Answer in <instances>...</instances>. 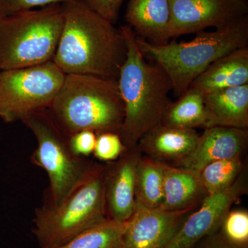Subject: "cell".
Segmentation results:
<instances>
[{"label": "cell", "instance_id": "cell-5", "mask_svg": "<svg viewBox=\"0 0 248 248\" xmlns=\"http://www.w3.org/2000/svg\"><path fill=\"white\" fill-rule=\"evenodd\" d=\"M105 164L93 162L58 205L45 202L36 209L33 233L39 248H55L107 218Z\"/></svg>", "mask_w": 248, "mask_h": 248}, {"label": "cell", "instance_id": "cell-10", "mask_svg": "<svg viewBox=\"0 0 248 248\" xmlns=\"http://www.w3.org/2000/svg\"><path fill=\"white\" fill-rule=\"evenodd\" d=\"M247 190L246 177L241 172L231 187L207 196L200 208L186 217L166 248H193L204 238L216 232L233 204Z\"/></svg>", "mask_w": 248, "mask_h": 248}, {"label": "cell", "instance_id": "cell-25", "mask_svg": "<svg viewBox=\"0 0 248 248\" xmlns=\"http://www.w3.org/2000/svg\"><path fill=\"white\" fill-rule=\"evenodd\" d=\"M76 0H0V17L49 5L65 4Z\"/></svg>", "mask_w": 248, "mask_h": 248}, {"label": "cell", "instance_id": "cell-20", "mask_svg": "<svg viewBox=\"0 0 248 248\" xmlns=\"http://www.w3.org/2000/svg\"><path fill=\"white\" fill-rule=\"evenodd\" d=\"M161 124L182 128H205L207 113L203 94L189 88L177 102L171 103Z\"/></svg>", "mask_w": 248, "mask_h": 248}, {"label": "cell", "instance_id": "cell-7", "mask_svg": "<svg viewBox=\"0 0 248 248\" xmlns=\"http://www.w3.org/2000/svg\"><path fill=\"white\" fill-rule=\"evenodd\" d=\"M22 122L37 141L31 162L48 174L46 202L58 205L82 179L94 161L76 156L72 152L69 137L59 126L48 108L33 112Z\"/></svg>", "mask_w": 248, "mask_h": 248}, {"label": "cell", "instance_id": "cell-14", "mask_svg": "<svg viewBox=\"0 0 248 248\" xmlns=\"http://www.w3.org/2000/svg\"><path fill=\"white\" fill-rule=\"evenodd\" d=\"M200 135L195 129L170 126L161 124L142 137L138 146L142 154L151 159L174 165L190 155Z\"/></svg>", "mask_w": 248, "mask_h": 248}, {"label": "cell", "instance_id": "cell-17", "mask_svg": "<svg viewBox=\"0 0 248 248\" xmlns=\"http://www.w3.org/2000/svg\"><path fill=\"white\" fill-rule=\"evenodd\" d=\"M248 84V47L238 49L213 62L190 87L203 96Z\"/></svg>", "mask_w": 248, "mask_h": 248}, {"label": "cell", "instance_id": "cell-11", "mask_svg": "<svg viewBox=\"0 0 248 248\" xmlns=\"http://www.w3.org/2000/svg\"><path fill=\"white\" fill-rule=\"evenodd\" d=\"M190 213L149 208L136 201L133 213L125 222L123 248H166Z\"/></svg>", "mask_w": 248, "mask_h": 248}, {"label": "cell", "instance_id": "cell-21", "mask_svg": "<svg viewBox=\"0 0 248 248\" xmlns=\"http://www.w3.org/2000/svg\"><path fill=\"white\" fill-rule=\"evenodd\" d=\"M125 222L107 217L55 248H123Z\"/></svg>", "mask_w": 248, "mask_h": 248}, {"label": "cell", "instance_id": "cell-3", "mask_svg": "<svg viewBox=\"0 0 248 248\" xmlns=\"http://www.w3.org/2000/svg\"><path fill=\"white\" fill-rule=\"evenodd\" d=\"M48 110L68 137L82 130L120 135L125 115L117 80L88 75H66Z\"/></svg>", "mask_w": 248, "mask_h": 248}, {"label": "cell", "instance_id": "cell-13", "mask_svg": "<svg viewBox=\"0 0 248 248\" xmlns=\"http://www.w3.org/2000/svg\"><path fill=\"white\" fill-rule=\"evenodd\" d=\"M248 141V129L205 128L192 153L174 166L200 172L210 163L241 156Z\"/></svg>", "mask_w": 248, "mask_h": 248}, {"label": "cell", "instance_id": "cell-23", "mask_svg": "<svg viewBox=\"0 0 248 248\" xmlns=\"http://www.w3.org/2000/svg\"><path fill=\"white\" fill-rule=\"evenodd\" d=\"M218 231L232 244L248 246V210H230L223 218Z\"/></svg>", "mask_w": 248, "mask_h": 248}, {"label": "cell", "instance_id": "cell-19", "mask_svg": "<svg viewBox=\"0 0 248 248\" xmlns=\"http://www.w3.org/2000/svg\"><path fill=\"white\" fill-rule=\"evenodd\" d=\"M164 163L142 154L135 178L137 202L149 208H161L164 202Z\"/></svg>", "mask_w": 248, "mask_h": 248}, {"label": "cell", "instance_id": "cell-6", "mask_svg": "<svg viewBox=\"0 0 248 248\" xmlns=\"http://www.w3.org/2000/svg\"><path fill=\"white\" fill-rule=\"evenodd\" d=\"M63 24L62 4L0 17V71L53 62Z\"/></svg>", "mask_w": 248, "mask_h": 248}, {"label": "cell", "instance_id": "cell-22", "mask_svg": "<svg viewBox=\"0 0 248 248\" xmlns=\"http://www.w3.org/2000/svg\"><path fill=\"white\" fill-rule=\"evenodd\" d=\"M244 169L241 156L210 163L200 171L201 178L208 195L231 187Z\"/></svg>", "mask_w": 248, "mask_h": 248}, {"label": "cell", "instance_id": "cell-9", "mask_svg": "<svg viewBox=\"0 0 248 248\" xmlns=\"http://www.w3.org/2000/svg\"><path fill=\"white\" fill-rule=\"evenodd\" d=\"M170 38L222 29L248 16V0H169Z\"/></svg>", "mask_w": 248, "mask_h": 248}, {"label": "cell", "instance_id": "cell-1", "mask_svg": "<svg viewBox=\"0 0 248 248\" xmlns=\"http://www.w3.org/2000/svg\"><path fill=\"white\" fill-rule=\"evenodd\" d=\"M63 24L53 62L66 75L118 79L127 56L120 29L84 0L62 4Z\"/></svg>", "mask_w": 248, "mask_h": 248}, {"label": "cell", "instance_id": "cell-8", "mask_svg": "<svg viewBox=\"0 0 248 248\" xmlns=\"http://www.w3.org/2000/svg\"><path fill=\"white\" fill-rule=\"evenodd\" d=\"M65 76L53 62L0 71V118L12 123L48 108Z\"/></svg>", "mask_w": 248, "mask_h": 248}, {"label": "cell", "instance_id": "cell-16", "mask_svg": "<svg viewBox=\"0 0 248 248\" xmlns=\"http://www.w3.org/2000/svg\"><path fill=\"white\" fill-rule=\"evenodd\" d=\"M208 195L200 172L165 164L163 210L192 212Z\"/></svg>", "mask_w": 248, "mask_h": 248}, {"label": "cell", "instance_id": "cell-4", "mask_svg": "<svg viewBox=\"0 0 248 248\" xmlns=\"http://www.w3.org/2000/svg\"><path fill=\"white\" fill-rule=\"evenodd\" d=\"M147 60L159 65L169 77L172 91L179 97L213 62L227 54L248 47V16L228 27L197 33L193 40L165 45L149 43L136 36Z\"/></svg>", "mask_w": 248, "mask_h": 248}, {"label": "cell", "instance_id": "cell-12", "mask_svg": "<svg viewBox=\"0 0 248 248\" xmlns=\"http://www.w3.org/2000/svg\"><path fill=\"white\" fill-rule=\"evenodd\" d=\"M141 155L136 146L127 148L115 161L106 163L104 195L108 218L124 223L133 213L137 166Z\"/></svg>", "mask_w": 248, "mask_h": 248}, {"label": "cell", "instance_id": "cell-15", "mask_svg": "<svg viewBox=\"0 0 248 248\" xmlns=\"http://www.w3.org/2000/svg\"><path fill=\"white\" fill-rule=\"evenodd\" d=\"M125 17L139 38L153 45L169 42V0H130Z\"/></svg>", "mask_w": 248, "mask_h": 248}, {"label": "cell", "instance_id": "cell-26", "mask_svg": "<svg viewBox=\"0 0 248 248\" xmlns=\"http://www.w3.org/2000/svg\"><path fill=\"white\" fill-rule=\"evenodd\" d=\"M97 134L91 130H82L69 137V145L76 156L88 157L93 154L95 148Z\"/></svg>", "mask_w": 248, "mask_h": 248}, {"label": "cell", "instance_id": "cell-27", "mask_svg": "<svg viewBox=\"0 0 248 248\" xmlns=\"http://www.w3.org/2000/svg\"><path fill=\"white\" fill-rule=\"evenodd\" d=\"M86 4L108 22L115 24L118 21L124 0H84Z\"/></svg>", "mask_w": 248, "mask_h": 248}, {"label": "cell", "instance_id": "cell-18", "mask_svg": "<svg viewBox=\"0 0 248 248\" xmlns=\"http://www.w3.org/2000/svg\"><path fill=\"white\" fill-rule=\"evenodd\" d=\"M207 128H248V84L221 90L204 96Z\"/></svg>", "mask_w": 248, "mask_h": 248}, {"label": "cell", "instance_id": "cell-2", "mask_svg": "<svg viewBox=\"0 0 248 248\" xmlns=\"http://www.w3.org/2000/svg\"><path fill=\"white\" fill-rule=\"evenodd\" d=\"M127 56L117 82L124 105L120 136L127 148L138 146L143 135L162 124L170 105L172 83L166 72L145 58L128 25L121 26Z\"/></svg>", "mask_w": 248, "mask_h": 248}, {"label": "cell", "instance_id": "cell-28", "mask_svg": "<svg viewBox=\"0 0 248 248\" xmlns=\"http://www.w3.org/2000/svg\"><path fill=\"white\" fill-rule=\"evenodd\" d=\"M193 248H248V246H238L232 244L218 231L204 238Z\"/></svg>", "mask_w": 248, "mask_h": 248}, {"label": "cell", "instance_id": "cell-24", "mask_svg": "<svg viewBox=\"0 0 248 248\" xmlns=\"http://www.w3.org/2000/svg\"><path fill=\"white\" fill-rule=\"evenodd\" d=\"M126 149L118 133L107 132L97 134L93 155L99 161L110 162L118 159Z\"/></svg>", "mask_w": 248, "mask_h": 248}]
</instances>
